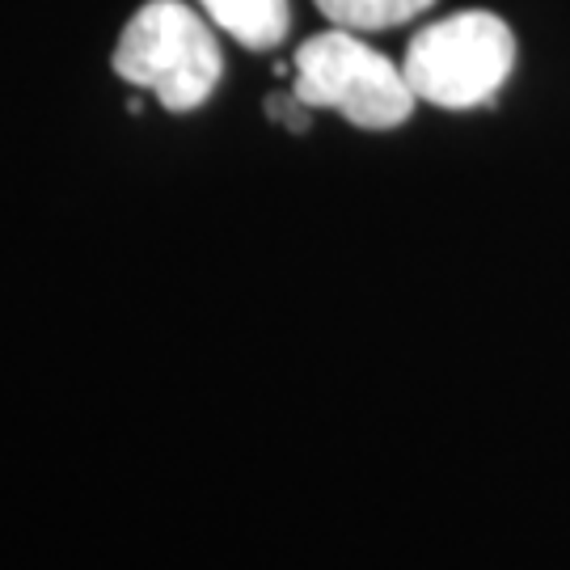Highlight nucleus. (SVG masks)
I'll return each instance as SVG.
<instances>
[{
	"label": "nucleus",
	"mask_w": 570,
	"mask_h": 570,
	"mask_svg": "<svg viewBox=\"0 0 570 570\" xmlns=\"http://www.w3.org/2000/svg\"><path fill=\"white\" fill-rule=\"evenodd\" d=\"M115 72L136 89L157 94L174 115L199 110L225 77V56L212 21L183 0H148L115 42Z\"/></svg>",
	"instance_id": "1"
},
{
	"label": "nucleus",
	"mask_w": 570,
	"mask_h": 570,
	"mask_svg": "<svg viewBox=\"0 0 570 570\" xmlns=\"http://www.w3.org/2000/svg\"><path fill=\"white\" fill-rule=\"evenodd\" d=\"M292 94L308 110H338L364 131H393L414 115V89L406 68L372 51L355 30L330 26L301 42Z\"/></svg>",
	"instance_id": "2"
},
{
	"label": "nucleus",
	"mask_w": 570,
	"mask_h": 570,
	"mask_svg": "<svg viewBox=\"0 0 570 570\" xmlns=\"http://www.w3.org/2000/svg\"><path fill=\"white\" fill-rule=\"evenodd\" d=\"M402 68L419 102L440 110H473L511 81L515 35L508 21L487 9L452 13L410 39Z\"/></svg>",
	"instance_id": "3"
},
{
	"label": "nucleus",
	"mask_w": 570,
	"mask_h": 570,
	"mask_svg": "<svg viewBox=\"0 0 570 570\" xmlns=\"http://www.w3.org/2000/svg\"><path fill=\"white\" fill-rule=\"evenodd\" d=\"M212 26H220L228 39L249 51H271L287 39L292 9L287 0H199Z\"/></svg>",
	"instance_id": "4"
},
{
	"label": "nucleus",
	"mask_w": 570,
	"mask_h": 570,
	"mask_svg": "<svg viewBox=\"0 0 570 570\" xmlns=\"http://www.w3.org/2000/svg\"><path fill=\"white\" fill-rule=\"evenodd\" d=\"M330 26L338 30H355V35H372V30H393L406 26L419 13H428L435 0H313Z\"/></svg>",
	"instance_id": "5"
},
{
	"label": "nucleus",
	"mask_w": 570,
	"mask_h": 570,
	"mask_svg": "<svg viewBox=\"0 0 570 570\" xmlns=\"http://www.w3.org/2000/svg\"><path fill=\"white\" fill-rule=\"evenodd\" d=\"M266 115H271L275 122H284L287 131H305V127H308V106L301 102L296 94H292V98H287V94L266 98Z\"/></svg>",
	"instance_id": "6"
}]
</instances>
